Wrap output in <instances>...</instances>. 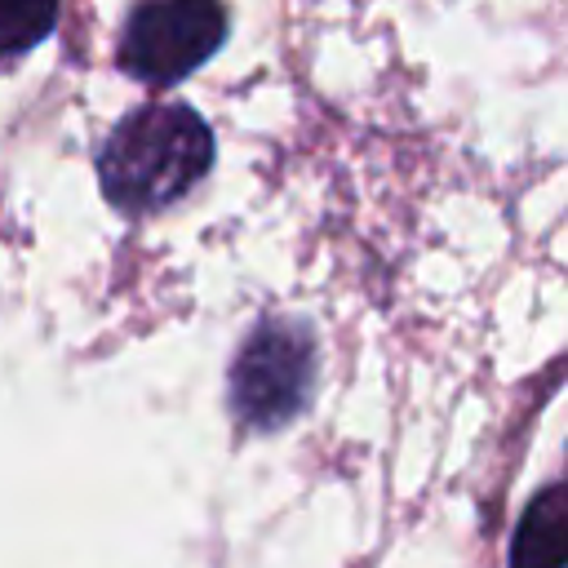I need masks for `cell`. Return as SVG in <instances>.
I'll return each instance as SVG.
<instances>
[{
  "label": "cell",
  "mask_w": 568,
  "mask_h": 568,
  "mask_svg": "<svg viewBox=\"0 0 568 568\" xmlns=\"http://www.w3.org/2000/svg\"><path fill=\"white\" fill-rule=\"evenodd\" d=\"M315 382V337L297 320H266L248 333L231 364V408L248 430L293 422Z\"/></svg>",
  "instance_id": "2"
},
{
  "label": "cell",
  "mask_w": 568,
  "mask_h": 568,
  "mask_svg": "<svg viewBox=\"0 0 568 568\" xmlns=\"http://www.w3.org/2000/svg\"><path fill=\"white\" fill-rule=\"evenodd\" d=\"M226 36L222 0H138L120 31V71L142 84H178L217 53Z\"/></svg>",
  "instance_id": "3"
},
{
  "label": "cell",
  "mask_w": 568,
  "mask_h": 568,
  "mask_svg": "<svg viewBox=\"0 0 568 568\" xmlns=\"http://www.w3.org/2000/svg\"><path fill=\"white\" fill-rule=\"evenodd\" d=\"M58 27V0H0V62L31 53Z\"/></svg>",
  "instance_id": "5"
},
{
  "label": "cell",
  "mask_w": 568,
  "mask_h": 568,
  "mask_svg": "<svg viewBox=\"0 0 568 568\" xmlns=\"http://www.w3.org/2000/svg\"><path fill=\"white\" fill-rule=\"evenodd\" d=\"M213 164V133L186 102L129 111L98 151L102 195L120 213H160L178 204Z\"/></svg>",
  "instance_id": "1"
},
{
  "label": "cell",
  "mask_w": 568,
  "mask_h": 568,
  "mask_svg": "<svg viewBox=\"0 0 568 568\" xmlns=\"http://www.w3.org/2000/svg\"><path fill=\"white\" fill-rule=\"evenodd\" d=\"M564 528H568V501H564V488H546L528 515L519 519L515 528V541H510V564H564Z\"/></svg>",
  "instance_id": "4"
}]
</instances>
